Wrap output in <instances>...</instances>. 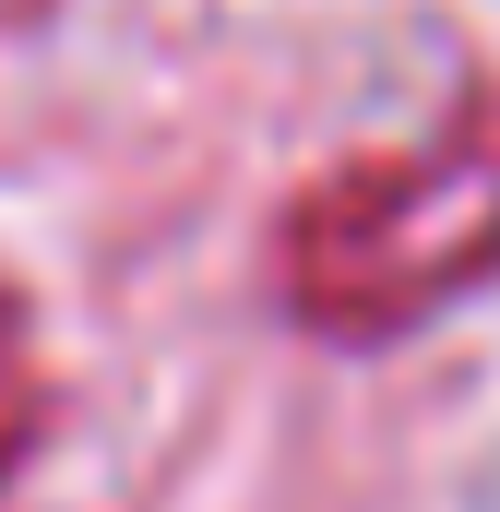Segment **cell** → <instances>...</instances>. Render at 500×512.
I'll return each instance as SVG.
<instances>
[{"instance_id": "3", "label": "cell", "mask_w": 500, "mask_h": 512, "mask_svg": "<svg viewBox=\"0 0 500 512\" xmlns=\"http://www.w3.org/2000/svg\"><path fill=\"white\" fill-rule=\"evenodd\" d=\"M0 12H12V0H0Z\"/></svg>"}, {"instance_id": "1", "label": "cell", "mask_w": 500, "mask_h": 512, "mask_svg": "<svg viewBox=\"0 0 500 512\" xmlns=\"http://www.w3.org/2000/svg\"><path fill=\"white\" fill-rule=\"evenodd\" d=\"M500 262V120L441 131L429 155L346 167L286 215V298L322 334H393L465 298Z\"/></svg>"}, {"instance_id": "2", "label": "cell", "mask_w": 500, "mask_h": 512, "mask_svg": "<svg viewBox=\"0 0 500 512\" xmlns=\"http://www.w3.org/2000/svg\"><path fill=\"white\" fill-rule=\"evenodd\" d=\"M12 441H24V322L0 310V465H12Z\"/></svg>"}]
</instances>
